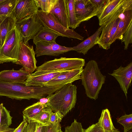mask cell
Here are the masks:
<instances>
[{
  "instance_id": "obj_41",
  "label": "cell",
  "mask_w": 132,
  "mask_h": 132,
  "mask_svg": "<svg viewBox=\"0 0 132 132\" xmlns=\"http://www.w3.org/2000/svg\"><path fill=\"white\" fill-rule=\"evenodd\" d=\"M7 16H0V24L4 20V19Z\"/></svg>"
},
{
  "instance_id": "obj_14",
  "label": "cell",
  "mask_w": 132,
  "mask_h": 132,
  "mask_svg": "<svg viewBox=\"0 0 132 132\" xmlns=\"http://www.w3.org/2000/svg\"><path fill=\"white\" fill-rule=\"evenodd\" d=\"M83 69V67H81L72 70L62 71L44 86H56L72 83L76 80L81 79V75Z\"/></svg>"
},
{
  "instance_id": "obj_35",
  "label": "cell",
  "mask_w": 132,
  "mask_h": 132,
  "mask_svg": "<svg viewBox=\"0 0 132 132\" xmlns=\"http://www.w3.org/2000/svg\"><path fill=\"white\" fill-rule=\"evenodd\" d=\"M63 118L58 113L53 112L50 115V122L51 124L60 123Z\"/></svg>"
},
{
  "instance_id": "obj_42",
  "label": "cell",
  "mask_w": 132,
  "mask_h": 132,
  "mask_svg": "<svg viewBox=\"0 0 132 132\" xmlns=\"http://www.w3.org/2000/svg\"><path fill=\"white\" fill-rule=\"evenodd\" d=\"M123 132H132V129L126 130H124Z\"/></svg>"
},
{
  "instance_id": "obj_32",
  "label": "cell",
  "mask_w": 132,
  "mask_h": 132,
  "mask_svg": "<svg viewBox=\"0 0 132 132\" xmlns=\"http://www.w3.org/2000/svg\"><path fill=\"white\" fill-rule=\"evenodd\" d=\"M83 129L81 123L74 119L70 125L65 128L64 132H83Z\"/></svg>"
},
{
  "instance_id": "obj_15",
  "label": "cell",
  "mask_w": 132,
  "mask_h": 132,
  "mask_svg": "<svg viewBox=\"0 0 132 132\" xmlns=\"http://www.w3.org/2000/svg\"><path fill=\"white\" fill-rule=\"evenodd\" d=\"M62 72L36 71L33 73H31L28 76L24 84L26 86H42L50 80L58 76Z\"/></svg>"
},
{
  "instance_id": "obj_36",
  "label": "cell",
  "mask_w": 132,
  "mask_h": 132,
  "mask_svg": "<svg viewBox=\"0 0 132 132\" xmlns=\"http://www.w3.org/2000/svg\"><path fill=\"white\" fill-rule=\"evenodd\" d=\"M83 132H104L97 123L94 124L86 129H83ZM117 132H120L119 131Z\"/></svg>"
},
{
  "instance_id": "obj_17",
  "label": "cell",
  "mask_w": 132,
  "mask_h": 132,
  "mask_svg": "<svg viewBox=\"0 0 132 132\" xmlns=\"http://www.w3.org/2000/svg\"><path fill=\"white\" fill-rule=\"evenodd\" d=\"M31 73L23 67L19 70H4L0 72V79L9 82L24 84Z\"/></svg>"
},
{
  "instance_id": "obj_13",
  "label": "cell",
  "mask_w": 132,
  "mask_h": 132,
  "mask_svg": "<svg viewBox=\"0 0 132 132\" xmlns=\"http://www.w3.org/2000/svg\"><path fill=\"white\" fill-rule=\"evenodd\" d=\"M74 7L76 19L79 26L82 22L97 15L90 0H74Z\"/></svg>"
},
{
  "instance_id": "obj_39",
  "label": "cell",
  "mask_w": 132,
  "mask_h": 132,
  "mask_svg": "<svg viewBox=\"0 0 132 132\" xmlns=\"http://www.w3.org/2000/svg\"><path fill=\"white\" fill-rule=\"evenodd\" d=\"M15 129L9 128L8 129L3 131H0V132H13Z\"/></svg>"
},
{
  "instance_id": "obj_4",
  "label": "cell",
  "mask_w": 132,
  "mask_h": 132,
  "mask_svg": "<svg viewBox=\"0 0 132 132\" xmlns=\"http://www.w3.org/2000/svg\"><path fill=\"white\" fill-rule=\"evenodd\" d=\"M85 63V60L82 58L61 57L45 62L37 67L36 71L62 72L70 71L83 67Z\"/></svg>"
},
{
  "instance_id": "obj_9",
  "label": "cell",
  "mask_w": 132,
  "mask_h": 132,
  "mask_svg": "<svg viewBox=\"0 0 132 132\" xmlns=\"http://www.w3.org/2000/svg\"><path fill=\"white\" fill-rule=\"evenodd\" d=\"M26 88L24 84L7 82L0 79V96L19 100L27 99Z\"/></svg>"
},
{
  "instance_id": "obj_1",
  "label": "cell",
  "mask_w": 132,
  "mask_h": 132,
  "mask_svg": "<svg viewBox=\"0 0 132 132\" xmlns=\"http://www.w3.org/2000/svg\"><path fill=\"white\" fill-rule=\"evenodd\" d=\"M77 88L70 83L46 97V104L53 112L59 114L63 118L75 107L77 101Z\"/></svg>"
},
{
  "instance_id": "obj_26",
  "label": "cell",
  "mask_w": 132,
  "mask_h": 132,
  "mask_svg": "<svg viewBox=\"0 0 132 132\" xmlns=\"http://www.w3.org/2000/svg\"><path fill=\"white\" fill-rule=\"evenodd\" d=\"M10 112L3 106L2 103L0 104V131L8 129L12 124V117Z\"/></svg>"
},
{
  "instance_id": "obj_24",
  "label": "cell",
  "mask_w": 132,
  "mask_h": 132,
  "mask_svg": "<svg viewBox=\"0 0 132 132\" xmlns=\"http://www.w3.org/2000/svg\"><path fill=\"white\" fill-rule=\"evenodd\" d=\"M47 107L46 104H44L40 101L28 106L22 112L23 119L28 122L31 119Z\"/></svg>"
},
{
  "instance_id": "obj_22",
  "label": "cell",
  "mask_w": 132,
  "mask_h": 132,
  "mask_svg": "<svg viewBox=\"0 0 132 132\" xmlns=\"http://www.w3.org/2000/svg\"><path fill=\"white\" fill-rule=\"evenodd\" d=\"M97 123L104 132H117L119 131L114 127L110 112L107 109L102 110Z\"/></svg>"
},
{
  "instance_id": "obj_44",
  "label": "cell",
  "mask_w": 132,
  "mask_h": 132,
  "mask_svg": "<svg viewBox=\"0 0 132 132\" xmlns=\"http://www.w3.org/2000/svg\"><path fill=\"white\" fill-rule=\"evenodd\" d=\"M58 132H63L62 131L61 129L60 130L58 131Z\"/></svg>"
},
{
  "instance_id": "obj_8",
  "label": "cell",
  "mask_w": 132,
  "mask_h": 132,
  "mask_svg": "<svg viewBox=\"0 0 132 132\" xmlns=\"http://www.w3.org/2000/svg\"><path fill=\"white\" fill-rule=\"evenodd\" d=\"M35 51L36 56L43 55L57 56L68 52L72 51V47L60 45L55 41H40L36 42Z\"/></svg>"
},
{
  "instance_id": "obj_34",
  "label": "cell",
  "mask_w": 132,
  "mask_h": 132,
  "mask_svg": "<svg viewBox=\"0 0 132 132\" xmlns=\"http://www.w3.org/2000/svg\"><path fill=\"white\" fill-rule=\"evenodd\" d=\"M107 0H90L97 15L102 10ZM96 15V16H97Z\"/></svg>"
},
{
  "instance_id": "obj_33",
  "label": "cell",
  "mask_w": 132,
  "mask_h": 132,
  "mask_svg": "<svg viewBox=\"0 0 132 132\" xmlns=\"http://www.w3.org/2000/svg\"><path fill=\"white\" fill-rule=\"evenodd\" d=\"M43 126L37 123L29 121L28 122L26 132H41Z\"/></svg>"
},
{
  "instance_id": "obj_7",
  "label": "cell",
  "mask_w": 132,
  "mask_h": 132,
  "mask_svg": "<svg viewBox=\"0 0 132 132\" xmlns=\"http://www.w3.org/2000/svg\"><path fill=\"white\" fill-rule=\"evenodd\" d=\"M33 46L28 42H21L18 60L15 64L21 65L26 71L30 73L35 70L37 61Z\"/></svg>"
},
{
  "instance_id": "obj_25",
  "label": "cell",
  "mask_w": 132,
  "mask_h": 132,
  "mask_svg": "<svg viewBox=\"0 0 132 132\" xmlns=\"http://www.w3.org/2000/svg\"><path fill=\"white\" fill-rule=\"evenodd\" d=\"M53 112L50 108L47 106L31 119L29 122H37L44 126L51 125L50 119V115Z\"/></svg>"
},
{
  "instance_id": "obj_31",
  "label": "cell",
  "mask_w": 132,
  "mask_h": 132,
  "mask_svg": "<svg viewBox=\"0 0 132 132\" xmlns=\"http://www.w3.org/2000/svg\"><path fill=\"white\" fill-rule=\"evenodd\" d=\"M122 41L124 43V50H127L129 44L132 43V22L130 23L128 29L123 35Z\"/></svg>"
},
{
  "instance_id": "obj_12",
  "label": "cell",
  "mask_w": 132,
  "mask_h": 132,
  "mask_svg": "<svg viewBox=\"0 0 132 132\" xmlns=\"http://www.w3.org/2000/svg\"><path fill=\"white\" fill-rule=\"evenodd\" d=\"M108 74L117 80L127 98L128 90L131 85L132 62L125 67L121 66L117 69L114 70L112 73Z\"/></svg>"
},
{
  "instance_id": "obj_6",
  "label": "cell",
  "mask_w": 132,
  "mask_h": 132,
  "mask_svg": "<svg viewBox=\"0 0 132 132\" xmlns=\"http://www.w3.org/2000/svg\"><path fill=\"white\" fill-rule=\"evenodd\" d=\"M37 14L44 26L56 32L60 36L81 40H83L84 37L73 29L64 27L51 13H46L40 10L38 11Z\"/></svg>"
},
{
  "instance_id": "obj_21",
  "label": "cell",
  "mask_w": 132,
  "mask_h": 132,
  "mask_svg": "<svg viewBox=\"0 0 132 132\" xmlns=\"http://www.w3.org/2000/svg\"><path fill=\"white\" fill-rule=\"evenodd\" d=\"M15 22L11 14L6 17L0 24V48L3 45L8 33L15 27Z\"/></svg>"
},
{
  "instance_id": "obj_27",
  "label": "cell",
  "mask_w": 132,
  "mask_h": 132,
  "mask_svg": "<svg viewBox=\"0 0 132 132\" xmlns=\"http://www.w3.org/2000/svg\"><path fill=\"white\" fill-rule=\"evenodd\" d=\"M68 10L69 28L75 29L79 27L74 7V0H67Z\"/></svg>"
},
{
  "instance_id": "obj_10",
  "label": "cell",
  "mask_w": 132,
  "mask_h": 132,
  "mask_svg": "<svg viewBox=\"0 0 132 132\" xmlns=\"http://www.w3.org/2000/svg\"><path fill=\"white\" fill-rule=\"evenodd\" d=\"M34 0H17L11 14L16 22L37 13Z\"/></svg>"
},
{
  "instance_id": "obj_23",
  "label": "cell",
  "mask_w": 132,
  "mask_h": 132,
  "mask_svg": "<svg viewBox=\"0 0 132 132\" xmlns=\"http://www.w3.org/2000/svg\"><path fill=\"white\" fill-rule=\"evenodd\" d=\"M60 36L59 34L50 28L44 26L33 39L34 44L40 41H55L56 38Z\"/></svg>"
},
{
  "instance_id": "obj_29",
  "label": "cell",
  "mask_w": 132,
  "mask_h": 132,
  "mask_svg": "<svg viewBox=\"0 0 132 132\" xmlns=\"http://www.w3.org/2000/svg\"><path fill=\"white\" fill-rule=\"evenodd\" d=\"M57 0H34L36 6L46 13H51L56 5Z\"/></svg>"
},
{
  "instance_id": "obj_5",
  "label": "cell",
  "mask_w": 132,
  "mask_h": 132,
  "mask_svg": "<svg viewBox=\"0 0 132 132\" xmlns=\"http://www.w3.org/2000/svg\"><path fill=\"white\" fill-rule=\"evenodd\" d=\"M44 26L37 13L18 21L15 24L21 42L24 43L33 39Z\"/></svg>"
},
{
  "instance_id": "obj_37",
  "label": "cell",
  "mask_w": 132,
  "mask_h": 132,
  "mask_svg": "<svg viewBox=\"0 0 132 132\" xmlns=\"http://www.w3.org/2000/svg\"><path fill=\"white\" fill-rule=\"evenodd\" d=\"M61 129L60 123L46 126V132H58Z\"/></svg>"
},
{
  "instance_id": "obj_18",
  "label": "cell",
  "mask_w": 132,
  "mask_h": 132,
  "mask_svg": "<svg viewBox=\"0 0 132 132\" xmlns=\"http://www.w3.org/2000/svg\"><path fill=\"white\" fill-rule=\"evenodd\" d=\"M50 13L64 27L69 28L67 0H57L56 5Z\"/></svg>"
},
{
  "instance_id": "obj_19",
  "label": "cell",
  "mask_w": 132,
  "mask_h": 132,
  "mask_svg": "<svg viewBox=\"0 0 132 132\" xmlns=\"http://www.w3.org/2000/svg\"><path fill=\"white\" fill-rule=\"evenodd\" d=\"M119 18L120 20L112 39V43L117 39L122 40L123 35L132 22V10L124 12L120 15Z\"/></svg>"
},
{
  "instance_id": "obj_20",
  "label": "cell",
  "mask_w": 132,
  "mask_h": 132,
  "mask_svg": "<svg viewBox=\"0 0 132 132\" xmlns=\"http://www.w3.org/2000/svg\"><path fill=\"white\" fill-rule=\"evenodd\" d=\"M104 25L100 26L92 35L78 44L72 47V51L85 55L89 50L96 44Z\"/></svg>"
},
{
  "instance_id": "obj_16",
  "label": "cell",
  "mask_w": 132,
  "mask_h": 132,
  "mask_svg": "<svg viewBox=\"0 0 132 132\" xmlns=\"http://www.w3.org/2000/svg\"><path fill=\"white\" fill-rule=\"evenodd\" d=\"M125 0H107L96 16L100 26L104 25L108 19L123 6Z\"/></svg>"
},
{
  "instance_id": "obj_43",
  "label": "cell",
  "mask_w": 132,
  "mask_h": 132,
  "mask_svg": "<svg viewBox=\"0 0 132 132\" xmlns=\"http://www.w3.org/2000/svg\"><path fill=\"white\" fill-rule=\"evenodd\" d=\"M4 0H0V3L3 2Z\"/></svg>"
},
{
  "instance_id": "obj_2",
  "label": "cell",
  "mask_w": 132,
  "mask_h": 132,
  "mask_svg": "<svg viewBox=\"0 0 132 132\" xmlns=\"http://www.w3.org/2000/svg\"><path fill=\"white\" fill-rule=\"evenodd\" d=\"M105 78L95 61L90 60L86 63L81 73V79L87 96L95 100L97 99Z\"/></svg>"
},
{
  "instance_id": "obj_28",
  "label": "cell",
  "mask_w": 132,
  "mask_h": 132,
  "mask_svg": "<svg viewBox=\"0 0 132 132\" xmlns=\"http://www.w3.org/2000/svg\"><path fill=\"white\" fill-rule=\"evenodd\" d=\"M17 0H4L0 3V16H7L11 14Z\"/></svg>"
},
{
  "instance_id": "obj_40",
  "label": "cell",
  "mask_w": 132,
  "mask_h": 132,
  "mask_svg": "<svg viewBox=\"0 0 132 132\" xmlns=\"http://www.w3.org/2000/svg\"><path fill=\"white\" fill-rule=\"evenodd\" d=\"M46 126H43L42 127L41 132H46Z\"/></svg>"
},
{
  "instance_id": "obj_11",
  "label": "cell",
  "mask_w": 132,
  "mask_h": 132,
  "mask_svg": "<svg viewBox=\"0 0 132 132\" xmlns=\"http://www.w3.org/2000/svg\"><path fill=\"white\" fill-rule=\"evenodd\" d=\"M120 20L119 16L112 21L107 22L104 24L96 43L100 47L105 50L110 48Z\"/></svg>"
},
{
  "instance_id": "obj_30",
  "label": "cell",
  "mask_w": 132,
  "mask_h": 132,
  "mask_svg": "<svg viewBox=\"0 0 132 132\" xmlns=\"http://www.w3.org/2000/svg\"><path fill=\"white\" fill-rule=\"evenodd\" d=\"M117 122L122 125L124 131L132 129V114H125L118 119Z\"/></svg>"
},
{
  "instance_id": "obj_38",
  "label": "cell",
  "mask_w": 132,
  "mask_h": 132,
  "mask_svg": "<svg viewBox=\"0 0 132 132\" xmlns=\"http://www.w3.org/2000/svg\"><path fill=\"white\" fill-rule=\"evenodd\" d=\"M28 122L24 119L21 122L19 125L13 132H26V128Z\"/></svg>"
},
{
  "instance_id": "obj_3",
  "label": "cell",
  "mask_w": 132,
  "mask_h": 132,
  "mask_svg": "<svg viewBox=\"0 0 132 132\" xmlns=\"http://www.w3.org/2000/svg\"><path fill=\"white\" fill-rule=\"evenodd\" d=\"M21 42L19 32L15 27L7 34L4 43L0 48V64L18 60Z\"/></svg>"
}]
</instances>
